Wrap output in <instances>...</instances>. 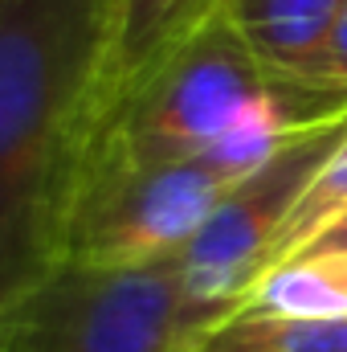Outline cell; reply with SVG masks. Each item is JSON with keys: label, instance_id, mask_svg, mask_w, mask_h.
I'll use <instances>...</instances> for the list:
<instances>
[{"label": "cell", "instance_id": "cell-1", "mask_svg": "<svg viewBox=\"0 0 347 352\" xmlns=\"http://www.w3.org/2000/svg\"><path fill=\"white\" fill-rule=\"evenodd\" d=\"M110 0H0V320L66 266Z\"/></svg>", "mask_w": 347, "mask_h": 352}, {"label": "cell", "instance_id": "cell-2", "mask_svg": "<svg viewBox=\"0 0 347 352\" xmlns=\"http://www.w3.org/2000/svg\"><path fill=\"white\" fill-rule=\"evenodd\" d=\"M278 78L265 74V66L221 12L90 131L82 144V164L196 160Z\"/></svg>", "mask_w": 347, "mask_h": 352}, {"label": "cell", "instance_id": "cell-3", "mask_svg": "<svg viewBox=\"0 0 347 352\" xmlns=\"http://www.w3.org/2000/svg\"><path fill=\"white\" fill-rule=\"evenodd\" d=\"M204 328L176 263H66L0 320V352H184Z\"/></svg>", "mask_w": 347, "mask_h": 352}, {"label": "cell", "instance_id": "cell-4", "mask_svg": "<svg viewBox=\"0 0 347 352\" xmlns=\"http://www.w3.org/2000/svg\"><path fill=\"white\" fill-rule=\"evenodd\" d=\"M233 184L200 160L119 164L90 160L78 168L66 263L78 266H156L172 263L213 217Z\"/></svg>", "mask_w": 347, "mask_h": 352}, {"label": "cell", "instance_id": "cell-5", "mask_svg": "<svg viewBox=\"0 0 347 352\" xmlns=\"http://www.w3.org/2000/svg\"><path fill=\"white\" fill-rule=\"evenodd\" d=\"M344 135L347 111L311 123L261 173L229 188L213 217L196 230V238L172 258L184 299L204 324L225 320L250 299V291L274 263V242L294 213L302 188L344 144Z\"/></svg>", "mask_w": 347, "mask_h": 352}, {"label": "cell", "instance_id": "cell-6", "mask_svg": "<svg viewBox=\"0 0 347 352\" xmlns=\"http://www.w3.org/2000/svg\"><path fill=\"white\" fill-rule=\"evenodd\" d=\"M221 12L225 0H110L106 41L90 87L86 135Z\"/></svg>", "mask_w": 347, "mask_h": 352}, {"label": "cell", "instance_id": "cell-7", "mask_svg": "<svg viewBox=\"0 0 347 352\" xmlns=\"http://www.w3.org/2000/svg\"><path fill=\"white\" fill-rule=\"evenodd\" d=\"M347 0H225V21L265 66L302 90L344 94L327 82V45Z\"/></svg>", "mask_w": 347, "mask_h": 352}, {"label": "cell", "instance_id": "cell-8", "mask_svg": "<svg viewBox=\"0 0 347 352\" xmlns=\"http://www.w3.org/2000/svg\"><path fill=\"white\" fill-rule=\"evenodd\" d=\"M241 307L282 320H347V250H302L270 266Z\"/></svg>", "mask_w": 347, "mask_h": 352}, {"label": "cell", "instance_id": "cell-9", "mask_svg": "<svg viewBox=\"0 0 347 352\" xmlns=\"http://www.w3.org/2000/svg\"><path fill=\"white\" fill-rule=\"evenodd\" d=\"M184 352H347V320H282L237 307Z\"/></svg>", "mask_w": 347, "mask_h": 352}, {"label": "cell", "instance_id": "cell-10", "mask_svg": "<svg viewBox=\"0 0 347 352\" xmlns=\"http://www.w3.org/2000/svg\"><path fill=\"white\" fill-rule=\"evenodd\" d=\"M344 213H347V135H344V144L327 156V164L315 173V180L302 188L294 213L286 217V226H282V234H278V242H274V263L270 266L302 254V250H307L327 226H335Z\"/></svg>", "mask_w": 347, "mask_h": 352}, {"label": "cell", "instance_id": "cell-11", "mask_svg": "<svg viewBox=\"0 0 347 352\" xmlns=\"http://www.w3.org/2000/svg\"><path fill=\"white\" fill-rule=\"evenodd\" d=\"M327 82L347 94V4L331 29V45H327Z\"/></svg>", "mask_w": 347, "mask_h": 352}, {"label": "cell", "instance_id": "cell-12", "mask_svg": "<svg viewBox=\"0 0 347 352\" xmlns=\"http://www.w3.org/2000/svg\"><path fill=\"white\" fill-rule=\"evenodd\" d=\"M307 250H347V213L335 221V226H327V230L307 246Z\"/></svg>", "mask_w": 347, "mask_h": 352}]
</instances>
